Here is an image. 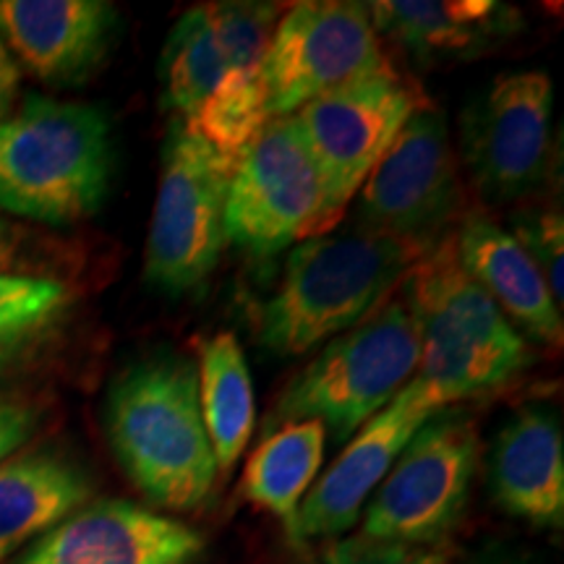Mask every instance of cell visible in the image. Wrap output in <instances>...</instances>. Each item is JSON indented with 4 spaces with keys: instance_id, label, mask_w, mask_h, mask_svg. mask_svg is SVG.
<instances>
[{
    "instance_id": "8fae6325",
    "label": "cell",
    "mask_w": 564,
    "mask_h": 564,
    "mask_svg": "<svg viewBox=\"0 0 564 564\" xmlns=\"http://www.w3.org/2000/svg\"><path fill=\"white\" fill-rule=\"evenodd\" d=\"M366 3L303 0L282 13L259 66L270 118H291L343 84L390 66Z\"/></svg>"
},
{
    "instance_id": "d6986e66",
    "label": "cell",
    "mask_w": 564,
    "mask_h": 564,
    "mask_svg": "<svg viewBox=\"0 0 564 564\" xmlns=\"http://www.w3.org/2000/svg\"><path fill=\"white\" fill-rule=\"evenodd\" d=\"M491 489L512 518L535 528H562L564 447L552 413L525 408L505 423L491 449Z\"/></svg>"
},
{
    "instance_id": "4fadbf2b",
    "label": "cell",
    "mask_w": 564,
    "mask_h": 564,
    "mask_svg": "<svg viewBox=\"0 0 564 564\" xmlns=\"http://www.w3.org/2000/svg\"><path fill=\"white\" fill-rule=\"evenodd\" d=\"M280 3H199L175 21L160 58L162 108L188 118L232 70H259Z\"/></svg>"
},
{
    "instance_id": "f1b7e54d",
    "label": "cell",
    "mask_w": 564,
    "mask_h": 564,
    "mask_svg": "<svg viewBox=\"0 0 564 564\" xmlns=\"http://www.w3.org/2000/svg\"><path fill=\"white\" fill-rule=\"evenodd\" d=\"M21 68L19 63L13 61L9 47L0 40V123L17 110L19 97H21Z\"/></svg>"
},
{
    "instance_id": "7a4b0ae2",
    "label": "cell",
    "mask_w": 564,
    "mask_h": 564,
    "mask_svg": "<svg viewBox=\"0 0 564 564\" xmlns=\"http://www.w3.org/2000/svg\"><path fill=\"white\" fill-rule=\"evenodd\" d=\"M398 293L421 345L413 379L442 408L505 390L531 369L525 337L463 270L455 232L419 259Z\"/></svg>"
},
{
    "instance_id": "f546056e",
    "label": "cell",
    "mask_w": 564,
    "mask_h": 564,
    "mask_svg": "<svg viewBox=\"0 0 564 564\" xmlns=\"http://www.w3.org/2000/svg\"><path fill=\"white\" fill-rule=\"evenodd\" d=\"M449 556H453V549H449V544H442L432 549H421V552L411 556L405 564H447Z\"/></svg>"
},
{
    "instance_id": "7c38bea8",
    "label": "cell",
    "mask_w": 564,
    "mask_h": 564,
    "mask_svg": "<svg viewBox=\"0 0 564 564\" xmlns=\"http://www.w3.org/2000/svg\"><path fill=\"white\" fill-rule=\"evenodd\" d=\"M552 102L544 70H512L465 110L463 158L486 202L505 204L541 186L552 152Z\"/></svg>"
},
{
    "instance_id": "2e32d148",
    "label": "cell",
    "mask_w": 564,
    "mask_h": 564,
    "mask_svg": "<svg viewBox=\"0 0 564 564\" xmlns=\"http://www.w3.org/2000/svg\"><path fill=\"white\" fill-rule=\"evenodd\" d=\"M118 34V9L105 0H0V40L21 74L74 87L102 66Z\"/></svg>"
},
{
    "instance_id": "4dcf8cb0",
    "label": "cell",
    "mask_w": 564,
    "mask_h": 564,
    "mask_svg": "<svg viewBox=\"0 0 564 564\" xmlns=\"http://www.w3.org/2000/svg\"><path fill=\"white\" fill-rule=\"evenodd\" d=\"M470 564H528V562L512 560V556H481V560H476Z\"/></svg>"
},
{
    "instance_id": "277c9868",
    "label": "cell",
    "mask_w": 564,
    "mask_h": 564,
    "mask_svg": "<svg viewBox=\"0 0 564 564\" xmlns=\"http://www.w3.org/2000/svg\"><path fill=\"white\" fill-rule=\"evenodd\" d=\"M112 162L102 108L24 95L0 123V212L53 228L87 220L108 199Z\"/></svg>"
},
{
    "instance_id": "cb8c5ba5",
    "label": "cell",
    "mask_w": 564,
    "mask_h": 564,
    "mask_svg": "<svg viewBox=\"0 0 564 564\" xmlns=\"http://www.w3.org/2000/svg\"><path fill=\"white\" fill-rule=\"evenodd\" d=\"M259 70H232L183 123L236 167L270 126Z\"/></svg>"
},
{
    "instance_id": "4316f807",
    "label": "cell",
    "mask_w": 564,
    "mask_h": 564,
    "mask_svg": "<svg viewBox=\"0 0 564 564\" xmlns=\"http://www.w3.org/2000/svg\"><path fill=\"white\" fill-rule=\"evenodd\" d=\"M42 413L30 400L0 394V463L26 447L37 434Z\"/></svg>"
},
{
    "instance_id": "9c48e42d",
    "label": "cell",
    "mask_w": 564,
    "mask_h": 564,
    "mask_svg": "<svg viewBox=\"0 0 564 564\" xmlns=\"http://www.w3.org/2000/svg\"><path fill=\"white\" fill-rule=\"evenodd\" d=\"M432 105L411 76L387 66L343 84L291 116L319 171L333 223L384 158L415 110Z\"/></svg>"
},
{
    "instance_id": "603a6c76",
    "label": "cell",
    "mask_w": 564,
    "mask_h": 564,
    "mask_svg": "<svg viewBox=\"0 0 564 564\" xmlns=\"http://www.w3.org/2000/svg\"><path fill=\"white\" fill-rule=\"evenodd\" d=\"M70 308L74 291L55 274H0V369L51 340Z\"/></svg>"
},
{
    "instance_id": "ffe728a7",
    "label": "cell",
    "mask_w": 564,
    "mask_h": 564,
    "mask_svg": "<svg viewBox=\"0 0 564 564\" xmlns=\"http://www.w3.org/2000/svg\"><path fill=\"white\" fill-rule=\"evenodd\" d=\"M91 491L89 470L53 444L0 463V564L87 505Z\"/></svg>"
},
{
    "instance_id": "ba28073f",
    "label": "cell",
    "mask_w": 564,
    "mask_h": 564,
    "mask_svg": "<svg viewBox=\"0 0 564 564\" xmlns=\"http://www.w3.org/2000/svg\"><path fill=\"white\" fill-rule=\"evenodd\" d=\"M468 212L444 112L415 110L356 194L352 225L432 251Z\"/></svg>"
},
{
    "instance_id": "3957f363",
    "label": "cell",
    "mask_w": 564,
    "mask_h": 564,
    "mask_svg": "<svg viewBox=\"0 0 564 564\" xmlns=\"http://www.w3.org/2000/svg\"><path fill=\"white\" fill-rule=\"evenodd\" d=\"M426 253L358 225L301 241L259 306L257 340L282 358L312 352L369 319Z\"/></svg>"
},
{
    "instance_id": "5bb4252c",
    "label": "cell",
    "mask_w": 564,
    "mask_h": 564,
    "mask_svg": "<svg viewBox=\"0 0 564 564\" xmlns=\"http://www.w3.org/2000/svg\"><path fill=\"white\" fill-rule=\"evenodd\" d=\"M440 411L444 408L411 379L350 436L340 457L308 489L301 502L293 541L333 539L350 531L415 432Z\"/></svg>"
},
{
    "instance_id": "8992f818",
    "label": "cell",
    "mask_w": 564,
    "mask_h": 564,
    "mask_svg": "<svg viewBox=\"0 0 564 564\" xmlns=\"http://www.w3.org/2000/svg\"><path fill=\"white\" fill-rule=\"evenodd\" d=\"M232 171L183 118H173L144 251V280L160 293L199 291L217 270L228 243L225 202Z\"/></svg>"
},
{
    "instance_id": "5b68a950",
    "label": "cell",
    "mask_w": 564,
    "mask_h": 564,
    "mask_svg": "<svg viewBox=\"0 0 564 564\" xmlns=\"http://www.w3.org/2000/svg\"><path fill=\"white\" fill-rule=\"evenodd\" d=\"M419 358V335L398 293L291 377L274 400L267 429L319 421L335 442H348L411 382Z\"/></svg>"
},
{
    "instance_id": "484cf974",
    "label": "cell",
    "mask_w": 564,
    "mask_h": 564,
    "mask_svg": "<svg viewBox=\"0 0 564 564\" xmlns=\"http://www.w3.org/2000/svg\"><path fill=\"white\" fill-rule=\"evenodd\" d=\"M53 249L45 238L0 217V274H51Z\"/></svg>"
},
{
    "instance_id": "e0dca14e",
    "label": "cell",
    "mask_w": 564,
    "mask_h": 564,
    "mask_svg": "<svg viewBox=\"0 0 564 564\" xmlns=\"http://www.w3.org/2000/svg\"><path fill=\"white\" fill-rule=\"evenodd\" d=\"M366 9L377 37L419 66L476 61L525 26L523 13L499 0H377Z\"/></svg>"
},
{
    "instance_id": "44dd1931",
    "label": "cell",
    "mask_w": 564,
    "mask_h": 564,
    "mask_svg": "<svg viewBox=\"0 0 564 564\" xmlns=\"http://www.w3.org/2000/svg\"><path fill=\"white\" fill-rule=\"evenodd\" d=\"M327 432L319 421L285 423L267 434L243 468L241 491L253 507L274 514L295 535L301 502L319 476Z\"/></svg>"
},
{
    "instance_id": "9a60e30c",
    "label": "cell",
    "mask_w": 564,
    "mask_h": 564,
    "mask_svg": "<svg viewBox=\"0 0 564 564\" xmlns=\"http://www.w3.org/2000/svg\"><path fill=\"white\" fill-rule=\"evenodd\" d=\"M204 535L129 499L87 502L11 564H199Z\"/></svg>"
},
{
    "instance_id": "30bf717a",
    "label": "cell",
    "mask_w": 564,
    "mask_h": 564,
    "mask_svg": "<svg viewBox=\"0 0 564 564\" xmlns=\"http://www.w3.org/2000/svg\"><path fill=\"white\" fill-rule=\"evenodd\" d=\"M333 228L319 171L299 126L293 118H274L230 175L228 241L267 259Z\"/></svg>"
},
{
    "instance_id": "d4e9b609",
    "label": "cell",
    "mask_w": 564,
    "mask_h": 564,
    "mask_svg": "<svg viewBox=\"0 0 564 564\" xmlns=\"http://www.w3.org/2000/svg\"><path fill=\"white\" fill-rule=\"evenodd\" d=\"M510 232L518 238L539 272L544 274L554 301H564L562 262H564V223L554 209H523L510 217Z\"/></svg>"
},
{
    "instance_id": "6da1fadb",
    "label": "cell",
    "mask_w": 564,
    "mask_h": 564,
    "mask_svg": "<svg viewBox=\"0 0 564 564\" xmlns=\"http://www.w3.org/2000/svg\"><path fill=\"white\" fill-rule=\"evenodd\" d=\"M105 434L123 474L154 507L194 512L207 505L220 468L192 358L160 350L118 371L105 400Z\"/></svg>"
},
{
    "instance_id": "83f0119b",
    "label": "cell",
    "mask_w": 564,
    "mask_h": 564,
    "mask_svg": "<svg viewBox=\"0 0 564 564\" xmlns=\"http://www.w3.org/2000/svg\"><path fill=\"white\" fill-rule=\"evenodd\" d=\"M421 549H405L398 544H384V541L369 539V535H350V539L337 541L329 549L327 564H405Z\"/></svg>"
},
{
    "instance_id": "7402d4cb",
    "label": "cell",
    "mask_w": 564,
    "mask_h": 564,
    "mask_svg": "<svg viewBox=\"0 0 564 564\" xmlns=\"http://www.w3.org/2000/svg\"><path fill=\"white\" fill-rule=\"evenodd\" d=\"M199 400L217 468L230 470L243 455L257 423V400L246 352L232 333L199 343Z\"/></svg>"
},
{
    "instance_id": "ac0fdd59",
    "label": "cell",
    "mask_w": 564,
    "mask_h": 564,
    "mask_svg": "<svg viewBox=\"0 0 564 564\" xmlns=\"http://www.w3.org/2000/svg\"><path fill=\"white\" fill-rule=\"evenodd\" d=\"M455 249L463 270L489 293L507 319L518 322L539 343L560 348L564 340L562 306L505 225L481 209H468L455 228Z\"/></svg>"
},
{
    "instance_id": "52a82bcc",
    "label": "cell",
    "mask_w": 564,
    "mask_h": 564,
    "mask_svg": "<svg viewBox=\"0 0 564 564\" xmlns=\"http://www.w3.org/2000/svg\"><path fill=\"white\" fill-rule=\"evenodd\" d=\"M478 465V429L463 408H444L411 444L364 507L361 535L405 549L447 544L463 518Z\"/></svg>"
}]
</instances>
